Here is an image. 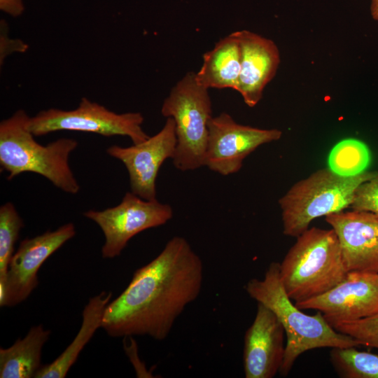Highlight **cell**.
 <instances>
[{"label":"cell","mask_w":378,"mask_h":378,"mask_svg":"<svg viewBox=\"0 0 378 378\" xmlns=\"http://www.w3.org/2000/svg\"><path fill=\"white\" fill-rule=\"evenodd\" d=\"M83 214L102 230L105 238L102 258L112 259L120 255L137 234L167 223L174 211L169 204L157 199L146 200L127 192L119 204L102 211L88 210Z\"/></svg>","instance_id":"8"},{"label":"cell","mask_w":378,"mask_h":378,"mask_svg":"<svg viewBox=\"0 0 378 378\" xmlns=\"http://www.w3.org/2000/svg\"><path fill=\"white\" fill-rule=\"evenodd\" d=\"M240 71L241 50L234 31L203 55L202 65L195 76L196 81L206 89L231 88L237 91Z\"/></svg>","instance_id":"16"},{"label":"cell","mask_w":378,"mask_h":378,"mask_svg":"<svg viewBox=\"0 0 378 378\" xmlns=\"http://www.w3.org/2000/svg\"><path fill=\"white\" fill-rule=\"evenodd\" d=\"M76 232L74 225L68 223L23 239L10 261L4 281H0V306L13 307L25 300L38 284L41 265Z\"/></svg>","instance_id":"10"},{"label":"cell","mask_w":378,"mask_h":378,"mask_svg":"<svg viewBox=\"0 0 378 378\" xmlns=\"http://www.w3.org/2000/svg\"><path fill=\"white\" fill-rule=\"evenodd\" d=\"M356 347L332 348L330 360L336 372L344 378H378V355Z\"/></svg>","instance_id":"20"},{"label":"cell","mask_w":378,"mask_h":378,"mask_svg":"<svg viewBox=\"0 0 378 378\" xmlns=\"http://www.w3.org/2000/svg\"><path fill=\"white\" fill-rule=\"evenodd\" d=\"M281 136L282 132L278 129L241 125L223 112L209 121L204 166L223 176L237 173L248 155Z\"/></svg>","instance_id":"9"},{"label":"cell","mask_w":378,"mask_h":378,"mask_svg":"<svg viewBox=\"0 0 378 378\" xmlns=\"http://www.w3.org/2000/svg\"><path fill=\"white\" fill-rule=\"evenodd\" d=\"M50 330L43 325L33 326L27 335L8 348L0 349L1 378H30L42 367V349Z\"/></svg>","instance_id":"18"},{"label":"cell","mask_w":378,"mask_h":378,"mask_svg":"<svg viewBox=\"0 0 378 378\" xmlns=\"http://www.w3.org/2000/svg\"><path fill=\"white\" fill-rule=\"evenodd\" d=\"M112 298L111 292L102 291L92 297L82 312V323L71 344L51 363L42 365L35 378H64L76 361L80 353L102 327L105 309Z\"/></svg>","instance_id":"17"},{"label":"cell","mask_w":378,"mask_h":378,"mask_svg":"<svg viewBox=\"0 0 378 378\" xmlns=\"http://www.w3.org/2000/svg\"><path fill=\"white\" fill-rule=\"evenodd\" d=\"M176 147L175 123L167 118L163 127L153 136L129 147L113 145L106 149L127 169L131 192L142 199H156V179L163 162L174 158Z\"/></svg>","instance_id":"12"},{"label":"cell","mask_w":378,"mask_h":378,"mask_svg":"<svg viewBox=\"0 0 378 378\" xmlns=\"http://www.w3.org/2000/svg\"><path fill=\"white\" fill-rule=\"evenodd\" d=\"M370 162L367 146L355 139H346L337 143L330 151L328 168L342 176H354L364 172Z\"/></svg>","instance_id":"19"},{"label":"cell","mask_w":378,"mask_h":378,"mask_svg":"<svg viewBox=\"0 0 378 378\" xmlns=\"http://www.w3.org/2000/svg\"><path fill=\"white\" fill-rule=\"evenodd\" d=\"M295 303L301 309L321 312L331 326L370 316L378 312V274L349 271L327 292Z\"/></svg>","instance_id":"11"},{"label":"cell","mask_w":378,"mask_h":378,"mask_svg":"<svg viewBox=\"0 0 378 378\" xmlns=\"http://www.w3.org/2000/svg\"><path fill=\"white\" fill-rule=\"evenodd\" d=\"M373 173L346 177L328 167L295 183L279 200L284 234L298 237L314 219L349 208L358 187Z\"/></svg>","instance_id":"5"},{"label":"cell","mask_w":378,"mask_h":378,"mask_svg":"<svg viewBox=\"0 0 378 378\" xmlns=\"http://www.w3.org/2000/svg\"><path fill=\"white\" fill-rule=\"evenodd\" d=\"M248 295L270 309L286 334L284 360L279 373L287 376L298 358L317 348L362 346L356 339L339 332L318 311L315 315L302 312L287 295L279 276V263L272 262L262 279H252L245 286Z\"/></svg>","instance_id":"2"},{"label":"cell","mask_w":378,"mask_h":378,"mask_svg":"<svg viewBox=\"0 0 378 378\" xmlns=\"http://www.w3.org/2000/svg\"><path fill=\"white\" fill-rule=\"evenodd\" d=\"M203 262L189 242L170 239L150 262L137 269L123 292L107 305L102 327L112 337H167L177 318L200 294Z\"/></svg>","instance_id":"1"},{"label":"cell","mask_w":378,"mask_h":378,"mask_svg":"<svg viewBox=\"0 0 378 378\" xmlns=\"http://www.w3.org/2000/svg\"><path fill=\"white\" fill-rule=\"evenodd\" d=\"M284 329L267 307L258 303L255 318L244 340L246 378H272L279 372L285 353Z\"/></svg>","instance_id":"14"},{"label":"cell","mask_w":378,"mask_h":378,"mask_svg":"<svg viewBox=\"0 0 378 378\" xmlns=\"http://www.w3.org/2000/svg\"><path fill=\"white\" fill-rule=\"evenodd\" d=\"M332 327L357 340L361 345L378 349V312L361 319L338 323Z\"/></svg>","instance_id":"22"},{"label":"cell","mask_w":378,"mask_h":378,"mask_svg":"<svg viewBox=\"0 0 378 378\" xmlns=\"http://www.w3.org/2000/svg\"><path fill=\"white\" fill-rule=\"evenodd\" d=\"M208 90L196 81L194 72H188L162 105V115L172 118L175 123L176 147L172 161L178 170L204 167L209 123L213 117Z\"/></svg>","instance_id":"6"},{"label":"cell","mask_w":378,"mask_h":378,"mask_svg":"<svg viewBox=\"0 0 378 378\" xmlns=\"http://www.w3.org/2000/svg\"><path fill=\"white\" fill-rule=\"evenodd\" d=\"M23 220L13 203L8 202L0 207V281H4L10 261L14 254Z\"/></svg>","instance_id":"21"},{"label":"cell","mask_w":378,"mask_h":378,"mask_svg":"<svg viewBox=\"0 0 378 378\" xmlns=\"http://www.w3.org/2000/svg\"><path fill=\"white\" fill-rule=\"evenodd\" d=\"M370 14L374 20L378 21V0L370 1Z\"/></svg>","instance_id":"26"},{"label":"cell","mask_w":378,"mask_h":378,"mask_svg":"<svg viewBox=\"0 0 378 378\" xmlns=\"http://www.w3.org/2000/svg\"><path fill=\"white\" fill-rule=\"evenodd\" d=\"M0 9L13 17H18L24 10L22 0H0Z\"/></svg>","instance_id":"25"},{"label":"cell","mask_w":378,"mask_h":378,"mask_svg":"<svg viewBox=\"0 0 378 378\" xmlns=\"http://www.w3.org/2000/svg\"><path fill=\"white\" fill-rule=\"evenodd\" d=\"M5 24H1V64H2V61L5 59L7 55L13 52H24L28 48L23 41L10 38L7 31L5 32Z\"/></svg>","instance_id":"24"},{"label":"cell","mask_w":378,"mask_h":378,"mask_svg":"<svg viewBox=\"0 0 378 378\" xmlns=\"http://www.w3.org/2000/svg\"><path fill=\"white\" fill-rule=\"evenodd\" d=\"M279 263L283 286L294 302L320 295L340 283L348 270L332 228H308Z\"/></svg>","instance_id":"4"},{"label":"cell","mask_w":378,"mask_h":378,"mask_svg":"<svg viewBox=\"0 0 378 378\" xmlns=\"http://www.w3.org/2000/svg\"><path fill=\"white\" fill-rule=\"evenodd\" d=\"M241 50V71L237 91L249 107L258 104L265 86L274 77L280 53L271 39L248 30L234 31Z\"/></svg>","instance_id":"15"},{"label":"cell","mask_w":378,"mask_h":378,"mask_svg":"<svg viewBox=\"0 0 378 378\" xmlns=\"http://www.w3.org/2000/svg\"><path fill=\"white\" fill-rule=\"evenodd\" d=\"M325 219L338 237L347 270L378 274V215L351 209Z\"/></svg>","instance_id":"13"},{"label":"cell","mask_w":378,"mask_h":378,"mask_svg":"<svg viewBox=\"0 0 378 378\" xmlns=\"http://www.w3.org/2000/svg\"><path fill=\"white\" fill-rule=\"evenodd\" d=\"M144 116L139 112L115 113L86 97L73 110L49 108L30 118L29 130L34 136L61 130L95 133L105 136H127L133 144L149 138L143 130Z\"/></svg>","instance_id":"7"},{"label":"cell","mask_w":378,"mask_h":378,"mask_svg":"<svg viewBox=\"0 0 378 378\" xmlns=\"http://www.w3.org/2000/svg\"><path fill=\"white\" fill-rule=\"evenodd\" d=\"M349 208L378 215V170L358 187Z\"/></svg>","instance_id":"23"},{"label":"cell","mask_w":378,"mask_h":378,"mask_svg":"<svg viewBox=\"0 0 378 378\" xmlns=\"http://www.w3.org/2000/svg\"><path fill=\"white\" fill-rule=\"evenodd\" d=\"M30 116L23 109L16 111L0 122V166L11 180L25 172L43 176L55 186L72 195L80 186L69 164L78 146L72 138H60L45 146L38 143L29 130Z\"/></svg>","instance_id":"3"}]
</instances>
